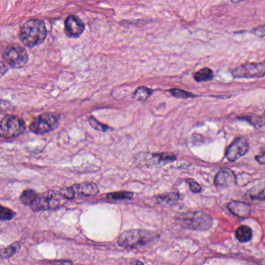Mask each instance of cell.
Wrapping results in <instances>:
<instances>
[{
    "label": "cell",
    "instance_id": "obj_13",
    "mask_svg": "<svg viewBox=\"0 0 265 265\" xmlns=\"http://www.w3.org/2000/svg\"><path fill=\"white\" fill-rule=\"evenodd\" d=\"M76 194L82 196H94L99 193V188L94 183L76 184L72 186Z\"/></svg>",
    "mask_w": 265,
    "mask_h": 265
},
{
    "label": "cell",
    "instance_id": "obj_20",
    "mask_svg": "<svg viewBox=\"0 0 265 265\" xmlns=\"http://www.w3.org/2000/svg\"><path fill=\"white\" fill-rule=\"evenodd\" d=\"M153 90L145 86L138 88L134 94V98L138 101H145L151 96Z\"/></svg>",
    "mask_w": 265,
    "mask_h": 265
},
{
    "label": "cell",
    "instance_id": "obj_12",
    "mask_svg": "<svg viewBox=\"0 0 265 265\" xmlns=\"http://www.w3.org/2000/svg\"><path fill=\"white\" fill-rule=\"evenodd\" d=\"M227 207L234 215L242 217V218L249 216L251 213V207L248 204L244 203V202L233 201L228 204Z\"/></svg>",
    "mask_w": 265,
    "mask_h": 265
},
{
    "label": "cell",
    "instance_id": "obj_32",
    "mask_svg": "<svg viewBox=\"0 0 265 265\" xmlns=\"http://www.w3.org/2000/svg\"><path fill=\"white\" fill-rule=\"evenodd\" d=\"M264 116H265V114H264Z\"/></svg>",
    "mask_w": 265,
    "mask_h": 265
},
{
    "label": "cell",
    "instance_id": "obj_25",
    "mask_svg": "<svg viewBox=\"0 0 265 265\" xmlns=\"http://www.w3.org/2000/svg\"><path fill=\"white\" fill-rule=\"evenodd\" d=\"M89 122H90L92 127L95 129L96 130H98V131L106 132L107 130H110L111 129V128L103 125V124L100 123L94 117H90V119H89Z\"/></svg>",
    "mask_w": 265,
    "mask_h": 265
},
{
    "label": "cell",
    "instance_id": "obj_28",
    "mask_svg": "<svg viewBox=\"0 0 265 265\" xmlns=\"http://www.w3.org/2000/svg\"><path fill=\"white\" fill-rule=\"evenodd\" d=\"M251 33L258 36L260 38H264V37H265V25L257 26L255 28L252 29Z\"/></svg>",
    "mask_w": 265,
    "mask_h": 265
},
{
    "label": "cell",
    "instance_id": "obj_21",
    "mask_svg": "<svg viewBox=\"0 0 265 265\" xmlns=\"http://www.w3.org/2000/svg\"><path fill=\"white\" fill-rule=\"evenodd\" d=\"M169 92L173 97L178 98V99H188V98H193V97H196L192 93L185 91L184 90H180V89H175V88L169 90Z\"/></svg>",
    "mask_w": 265,
    "mask_h": 265
},
{
    "label": "cell",
    "instance_id": "obj_18",
    "mask_svg": "<svg viewBox=\"0 0 265 265\" xmlns=\"http://www.w3.org/2000/svg\"><path fill=\"white\" fill-rule=\"evenodd\" d=\"M106 198L110 201H121V200L132 199L134 193L131 191H117L108 193L106 195Z\"/></svg>",
    "mask_w": 265,
    "mask_h": 265
},
{
    "label": "cell",
    "instance_id": "obj_8",
    "mask_svg": "<svg viewBox=\"0 0 265 265\" xmlns=\"http://www.w3.org/2000/svg\"><path fill=\"white\" fill-rule=\"evenodd\" d=\"M250 149V143L244 137H238L228 146L226 151V159L230 162H235L246 155Z\"/></svg>",
    "mask_w": 265,
    "mask_h": 265
},
{
    "label": "cell",
    "instance_id": "obj_24",
    "mask_svg": "<svg viewBox=\"0 0 265 265\" xmlns=\"http://www.w3.org/2000/svg\"><path fill=\"white\" fill-rule=\"evenodd\" d=\"M249 196L252 200H260L264 201L265 200V185L263 188L260 189V190H255L254 188L249 191Z\"/></svg>",
    "mask_w": 265,
    "mask_h": 265
},
{
    "label": "cell",
    "instance_id": "obj_11",
    "mask_svg": "<svg viewBox=\"0 0 265 265\" xmlns=\"http://www.w3.org/2000/svg\"><path fill=\"white\" fill-rule=\"evenodd\" d=\"M215 186L222 188L233 187L237 183L235 174L229 169H222L218 171L214 181Z\"/></svg>",
    "mask_w": 265,
    "mask_h": 265
},
{
    "label": "cell",
    "instance_id": "obj_4",
    "mask_svg": "<svg viewBox=\"0 0 265 265\" xmlns=\"http://www.w3.org/2000/svg\"><path fill=\"white\" fill-rule=\"evenodd\" d=\"M60 116L55 113H44L30 123V130L36 134H44L54 131L59 125Z\"/></svg>",
    "mask_w": 265,
    "mask_h": 265
},
{
    "label": "cell",
    "instance_id": "obj_17",
    "mask_svg": "<svg viewBox=\"0 0 265 265\" xmlns=\"http://www.w3.org/2000/svg\"><path fill=\"white\" fill-rule=\"evenodd\" d=\"M23 243H24V241L23 240L17 241L15 243H12L10 246L6 247V248L2 249L1 250V258L2 259L3 258H9L11 256H13V254H16V252H17L21 248Z\"/></svg>",
    "mask_w": 265,
    "mask_h": 265
},
{
    "label": "cell",
    "instance_id": "obj_27",
    "mask_svg": "<svg viewBox=\"0 0 265 265\" xmlns=\"http://www.w3.org/2000/svg\"><path fill=\"white\" fill-rule=\"evenodd\" d=\"M59 193L62 194L64 198H67V199L72 200L75 198L76 193L72 187H63V188L60 190Z\"/></svg>",
    "mask_w": 265,
    "mask_h": 265
},
{
    "label": "cell",
    "instance_id": "obj_30",
    "mask_svg": "<svg viewBox=\"0 0 265 265\" xmlns=\"http://www.w3.org/2000/svg\"><path fill=\"white\" fill-rule=\"evenodd\" d=\"M255 159L261 164H265V153L263 155L256 157Z\"/></svg>",
    "mask_w": 265,
    "mask_h": 265
},
{
    "label": "cell",
    "instance_id": "obj_9",
    "mask_svg": "<svg viewBox=\"0 0 265 265\" xmlns=\"http://www.w3.org/2000/svg\"><path fill=\"white\" fill-rule=\"evenodd\" d=\"M60 206V200L57 198L53 192H50V194L48 196H38L30 208L34 212H39L49 209H57Z\"/></svg>",
    "mask_w": 265,
    "mask_h": 265
},
{
    "label": "cell",
    "instance_id": "obj_2",
    "mask_svg": "<svg viewBox=\"0 0 265 265\" xmlns=\"http://www.w3.org/2000/svg\"><path fill=\"white\" fill-rule=\"evenodd\" d=\"M47 36L45 22L39 19H31L22 25L19 31V38L25 46L34 48L41 45Z\"/></svg>",
    "mask_w": 265,
    "mask_h": 265
},
{
    "label": "cell",
    "instance_id": "obj_19",
    "mask_svg": "<svg viewBox=\"0 0 265 265\" xmlns=\"http://www.w3.org/2000/svg\"><path fill=\"white\" fill-rule=\"evenodd\" d=\"M179 192L166 193V194H160L157 197V202L159 203L170 204L178 202L180 199Z\"/></svg>",
    "mask_w": 265,
    "mask_h": 265
},
{
    "label": "cell",
    "instance_id": "obj_15",
    "mask_svg": "<svg viewBox=\"0 0 265 265\" xmlns=\"http://www.w3.org/2000/svg\"><path fill=\"white\" fill-rule=\"evenodd\" d=\"M214 78V72L210 68H203L194 74V80L198 82H208Z\"/></svg>",
    "mask_w": 265,
    "mask_h": 265
},
{
    "label": "cell",
    "instance_id": "obj_31",
    "mask_svg": "<svg viewBox=\"0 0 265 265\" xmlns=\"http://www.w3.org/2000/svg\"><path fill=\"white\" fill-rule=\"evenodd\" d=\"M144 265V264L142 262H140V261H138V260H134V261L131 262V265Z\"/></svg>",
    "mask_w": 265,
    "mask_h": 265
},
{
    "label": "cell",
    "instance_id": "obj_7",
    "mask_svg": "<svg viewBox=\"0 0 265 265\" xmlns=\"http://www.w3.org/2000/svg\"><path fill=\"white\" fill-rule=\"evenodd\" d=\"M232 75L237 79H255L265 77V62L245 63L233 69Z\"/></svg>",
    "mask_w": 265,
    "mask_h": 265
},
{
    "label": "cell",
    "instance_id": "obj_6",
    "mask_svg": "<svg viewBox=\"0 0 265 265\" xmlns=\"http://www.w3.org/2000/svg\"><path fill=\"white\" fill-rule=\"evenodd\" d=\"M26 130L25 122L19 117L6 115L0 122V133L4 138H13L18 137Z\"/></svg>",
    "mask_w": 265,
    "mask_h": 265
},
{
    "label": "cell",
    "instance_id": "obj_23",
    "mask_svg": "<svg viewBox=\"0 0 265 265\" xmlns=\"http://www.w3.org/2000/svg\"><path fill=\"white\" fill-rule=\"evenodd\" d=\"M153 157L157 159V162H170L176 160L177 157L173 154L170 153H159V154H154Z\"/></svg>",
    "mask_w": 265,
    "mask_h": 265
},
{
    "label": "cell",
    "instance_id": "obj_29",
    "mask_svg": "<svg viewBox=\"0 0 265 265\" xmlns=\"http://www.w3.org/2000/svg\"><path fill=\"white\" fill-rule=\"evenodd\" d=\"M49 263L52 265H73V262L70 260H54L51 261Z\"/></svg>",
    "mask_w": 265,
    "mask_h": 265
},
{
    "label": "cell",
    "instance_id": "obj_14",
    "mask_svg": "<svg viewBox=\"0 0 265 265\" xmlns=\"http://www.w3.org/2000/svg\"><path fill=\"white\" fill-rule=\"evenodd\" d=\"M252 230L246 226H241L236 230V238L240 243H246L252 238Z\"/></svg>",
    "mask_w": 265,
    "mask_h": 265
},
{
    "label": "cell",
    "instance_id": "obj_1",
    "mask_svg": "<svg viewBox=\"0 0 265 265\" xmlns=\"http://www.w3.org/2000/svg\"><path fill=\"white\" fill-rule=\"evenodd\" d=\"M159 235L155 232L142 229L125 230L120 235L118 244L128 249H137L153 246L158 242Z\"/></svg>",
    "mask_w": 265,
    "mask_h": 265
},
{
    "label": "cell",
    "instance_id": "obj_26",
    "mask_svg": "<svg viewBox=\"0 0 265 265\" xmlns=\"http://www.w3.org/2000/svg\"><path fill=\"white\" fill-rule=\"evenodd\" d=\"M186 182L188 184L190 190L192 191L193 193H200L202 191V186L197 182L196 181H194V179H186Z\"/></svg>",
    "mask_w": 265,
    "mask_h": 265
},
{
    "label": "cell",
    "instance_id": "obj_16",
    "mask_svg": "<svg viewBox=\"0 0 265 265\" xmlns=\"http://www.w3.org/2000/svg\"><path fill=\"white\" fill-rule=\"evenodd\" d=\"M38 193L34 191V190L27 189V190L23 191L21 197H20V201H21V203L24 204L25 206L30 207L32 204L34 203V201L38 198Z\"/></svg>",
    "mask_w": 265,
    "mask_h": 265
},
{
    "label": "cell",
    "instance_id": "obj_5",
    "mask_svg": "<svg viewBox=\"0 0 265 265\" xmlns=\"http://www.w3.org/2000/svg\"><path fill=\"white\" fill-rule=\"evenodd\" d=\"M2 59L12 69H18L26 65L29 57L25 48L21 45H11L4 50Z\"/></svg>",
    "mask_w": 265,
    "mask_h": 265
},
{
    "label": "cell",
    "instance_id": "obj_3",
    "mask_svg": "<svg viewBox=\"0 0 265 265\" xmlns=\"http://www.w3.org/2000/svg\"><path fill=\"white\" fill-rule=\"evenodd\" d=\"M176 220L181 227L197 231H208L213 224L212 218L203 212L181 213Z\"/></svg>",
    "mask_w": 265,
    "mask_h": 265
},
{
    "label": "cell",
    "instance_id": "obj_22",
    "mask_svg": "<svg viewBox=\"0 0 265 265\" xmlns=\"http://www.w3.org/2000/svg\"><path fill=\"white\" fill-rule=\"evenodd\" d=\"M16 213L5 206H1L0 207V219L1 221H10L15 217Z\"/></svg>",
    "mask_w": 265,
    "mask_h": 265
},
{
    "label": "cell",
    "instance_id": "obj_10",
    "mask_svg": "<svg viewBox=\"0 0 265 265\" xmlns=\"http://www.w3.org/2000/svg\"><path fill=\"white\" fill-rule=\"evenodd\" d=\"M84 29V24L77 16H69L65 21V33L69 38H79Z\"/></svg>",
    "mask_w": 265,
    "mask_h": 265
}]
</instances>
